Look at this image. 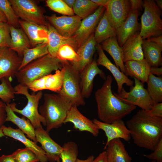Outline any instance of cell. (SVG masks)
Segmentation results:
<instances>
[{
  "instance_id": "6da1fadb",
  "label": "cell",
  "mask_w": 162,
  "mask_h": 162,
  "mask_svg": "<svg viewBox=\"0 0 162 162\" xmlns=\"http://www.w3.org/2000/svg\"><path fill=\"white\" fill-rule=\"evenodd\" d=\"M134 143L152 151L162 139V118L151 116L146 111H138L126 122Z\"/></svg>"
},
{
  "instance_id": "7a4b0ae2",
  "label": "cell",
  "mask_w": 162,
  "mask_h": 162,
  "mask_svg": "<svg viewBox=\"0 0 162 162\" xmlns=\"http://www.w3.org/2000/svg\"><path fill=\"white\" fill-rule=\"evenodd\" d=\"M112 81V76L108 75L101 87L95 93L98 117L100 121L108 124L122 119L136 107L113 94L111 89Z\"/></svg>"
},
{
  "instance_id": "3957f363",
  "label": "cell",
  "mask_w": 162,
  "mask_h": 162,
  "mask_svg": "<svg viewBox=\"0 0 162 162\" xmlns=\"http://www.w3.org/2000/svg\"><path fill=\"white\" fill-rule=\"evenodd\" d=\"M44 98V103L38 111L45 120L46 130L49 132L64 124L68 112L73 106L68 100L58 94L45 93Z\"/></svg>"
},
{
  "instance_id": "277c9868",
  "label": "cell",
  "mask_w": 162,
  "mask_h": 162,
  "mask_svg": "<svg viewBox=\"0 0 162 162\" xmlns=\"http://www.w3.org/2000/svg\"><path fill=\"white\" fill-rule=\"evenodd\" d=\"M61 61L48 54L36 59L18 70L15 77L22 85L28 86L33 81L62 68Z\"/></svg>"
},
{
  "instance_id": "5b68a950",
  "label": "cell",
  "mask_w": 162,
  "mask_h": 162,
  "mask_svg": "<svg viewBox=\"0 0 162 162\" xmlns=\"http://www.w3.org/2000/svg\"><path fill=\"white\" fill-rule=\"evenodd\" d=\"M14 88L15 94L24 95L27 100V102L26 106L22 110L16 107L15 103H10L9 105L11 109L14 112L19 113L26 118L35 129L42 127L41 123L46 126L45 120L40 114L38 109L39 101L43 96L42 91H39L33 95L29 94L26 86L19 83Z\"/></svg>"
},
{
  "instance_id": "8992f818",
  "label": "cell",
  "mask_w": 162,
  "mask_h": 162,
  "mask_svg": "<svg viewBox=\"0 0 162 162\" xmlns=\"http://www.w3.org/2000/svg\"><path fill=\"white\" fill-rule=\"evenodd\" d=\"M144 11L141 17L140 35L142 40L162 34V11L154 0L143 1Z\"/></svg>"
},
{
  "instance_id": "52a82bcc",
  "label": "cell",
  "mask_w": 162,
  "mask_h": 162,
  "mask_svg": "<svg viewBox=\"0 0 162 162\" xmlns=\"http://www.w3.org/2000/svg\"><path fill=\"white\" fill-rule=\"evenodd\" d=\"M64 74L62 88L57 94L66 98L72 106H84L86 103L82 95L80 84V74L67 61H61Z\"/></svg>"
},
{
  "instance_id": "ba28073f",
  "label": "cell",
  "mask_w": 162,
  "mask_h": 162,
  "mask_svg": "<svg viewBox=\"0 0 162 162\" xmlns=\"http://www.w3.org/2000/svg\"><path fill=\"white\" fill-rule=\"evenodd\" d=\"M133 78L135 85L131 86L130 92H126L123 87L120 93L113 92V93L122 101L137 106L142 110L147 111L150 110L154 104L147 89L140 81Z\"/></svg>"
},
{
  "instance_id": "9c48e42d",
  "label": "cell",
  "mask_w": 162,
  "mask_h": 162,
  "mask_svg": "<svg viewBox=\"0 0 162 162\" xmlns=\"http://www.w3.org/2000/svg\"><path fill=\"white\" fill-rule=\"evenodd\" d=\"M12 7L19 18L22 20L46 26L48 24L44 11L34 1L10 0Z\"/></svg>"
},
{
  "instance_id": "30bf717a",
  "label": "cell",
  "mask_w": 162,
  "mask_h": 162,
  "mask_svg": "<svg viewBox=\"0 0 162 162\" xmlns=\"http://www.w3.org/2000/svg\"><path fill=\"white\" fill-rule=\"evenodd\" d=\"M105 10L104 7L99 6L94 13L81 21L78 28L72 37L78 49L94 33Z\"/></svg>"
},
{
  "instance_id": "8fae6325",
  "label": "cell",
  "mask_w": 162,
  "mask_h": 162,
  "mask_svg": "<svg viewBox=\"0 0 162 162\" xmlns=\"http://www.w3.org/2000/svg\"><path fill=\"white\" fill-rule=\"evenodd\" d=\"M22 59V57L10 48L0 47V82L4 78L12 80Z\"/></svg>"
},
{
  "instance_id": "7c38bea8",
  "label": "cell",
  "mask_w": 162,
  "mask_h": 162,
  "mask_svg": "<svg viewBox=\"0 0 162 162\" xmlns=\"http://www.w3.org/2000/svg\"><path fill=\"white\" fill-rule=\"evenodd\" d=\"M110 24L116 30L126 20L131 10L130 0H109L105 7Z\"/></svg>"
},
{
  "instance_id": "4fadbf2b",
  "label": "cell",
  "mask_w": 162,
  "mask_h": 162,
  "mask_svg": "<svg viewBox=\"0 0 162 162\" xmlns=\"http://www.w3.org/2000/svg\"><path fill=\"white\" fill-rule=\"evenodd\" d=\"M45 18L60 34L67 38L73 36L78 28L82 20L76 15L57 16L54 14Z\"/></svg>"
},
{
  "instance_id": "5bb4252c",
  "label": "cell",
  "mask_w": 162,
  "mask_h": 162,
  "mask_svg": "<svg viewBox=\"0 0 162 162\" xmlns=\"http://www.w3.org/2000/svg\"><path fill=\"white\" fill-rule=\"evenodd\" d=\"M98 74L102 79L106 80L104 72L98 68L95 59H93L80 73L81 91L84 98H88L90 96L93 87L94 79Z\"/></svg>"
},
{
  "instance_id": "9a60e30c",
  "label": "cell",
  "mask_w": 162,
  "mask_h": 162,
  "mask_svg": "<svg viewBox=\"0 0 162 162\" xmlns=\"http://www.w3.org/2000/svg\"><path fill=\"white\" fill-rule=\"evenodd\" d=\"M93 122L104 132L107 141L104 146L111 140L116 139H122L127 142L130 141L131 136L129 130L122 119L108 124L103 122L96 118Z\"/></svg>"
},
{
  "instance_id": "2e32d148",
  "label": "cell",
  "mask_w": 162,
  "mask_h": 162,
  "mask_svg": "<svg viewBox=\"0 0 162 162\" xmlns=\"http://www.w3.org/2000/svg\"><path fill=\"white\" fill-rule=\"evenodd\" d=\"M35 135L37 142L41 144V148L45 152L48 161L54 162L60 159L62 147L51 138L49 132L42 127L35 129Z\"/></svg>"
},
{
  "instance_id": "e0dca14e",
  "label": "cell",
  "mask_w": 162,
  "mask_h": 162,
  "mask_svg": "<svg viewBox=\"0 0 162 162\" xmlns=\"http://www.w3.org/2000/svg\"><path fill=\"white\" fill-rule=\"evenodd\" d=\"M96 48L98 55V58L96 61L97 64L98 65H101L104 67L112 74L117 82V93L121 92L124 84L129 86H133L134 82L129 79L124 73L120 70L116 65L112 63L105 54L100 44H97Z\"/></svg>"
},
{
  "instance_id": "ac0fdd59",
  "label": "cell",
  "mask_w": 162,
  "mask_h": 162,
  "mask_svg": "<svg viewBox=\"0 0 162 162\" xmlns=\"http://www.w3.org/2000/svg\"><path fill=\"white\" fill-rule=\"evenodd\" d=\"M69 122L73 124L75 129L88 132L95 137L99 134L100 129L97 126L82 115L76 106H72L68 112L64 124Z\"/></svg>"
},
{
  "instance_id": "d6986e66",
  "label": "cell",
  "mask_w": 162,
  "mask_h": 162,
  "mask_svg": "<svg viewBox=\"0 0 162 162\" xmlns=\"http://www.w3.org/2000/svg\"><path fill=\"white\" fill-rule=\"evenodd\" d=\"M140 11L131 10L125 21L116 29V38L118 43L122 47L127 40L135 34L140 32L141 24L138 19Z\"/></svg>"
},
{
  "instance_id": "ffe728a7",
  "label": "cell",
  "mask_w": 162,
  "mask_h": 162,
  "mask_svg": "<svg viewBox=\"0 0 162 162\" xmlns=\"http://www.w3.org/2000/svg\"><path fill=\"white\" fill-rule=\"evenodd\" d=\"M97 44L93 33L77 50L79 61L76 62H69L73 68L79 74L93 60Z\"/></svg>"
},
{
  "instance_id": "44dd1931",
  "label": "cell",
  "mask_w": 162,
  "mask_h": 162,
  "mask_svg": "<svg viewBox=\"0 0 162 162\" xmlns=\"http://www.w3.org/2000/svg\"><path fill=\"white\" fill-rule=\"evenodd\" d=\"M5 136L11 137L22 142L26 147L31 150L36 155L40 162L48 161L45 152L37 143L27 138L24 133L19 129H14L11 127L3 125L1 127Z\"/></svg>"
},
{
  "instance_id": "7402d4cb",
  "label": "cell",
  "mask_w": 162,
  "mask_h": 162,
  "mask_svg": "<svg viewBox=\"0 0 162 162\" xmlns=\"http://www.w3.org/2000/svg\"><path fill=\"white\" fill-rule=\"evenodd\" d=\"M19 23L27 36L32 47L40 44H47L48 32L46 26L22 20H19Z\"/></svg>"
},
{
  "instance_id": "603a6c76",
  "label": "cell",
  "mask_w": 162,
  "mask_h": 162,
  "mask_svg": "<svg viewBox=\"0 0 162 162\" xmlns=\"http://www.w3.org/2000/svg\"><path fill=\"white\" fill-rule=\"evenodd\" d=\"M142 40L140 32L135 34L127 40L122 47L124 63L128 61H140L144 59Z\"/></svg>"
},
{
  "instance_id": "cb8c5ba5",
  "label": "cell",
  "mask_w": 162,
  "mask_h": 162,
  "mask_svg": "<svg viewBox=\"0 0 162 162\" xmlns=\"http://www.w3.org/2000/svg\"><path fill=\"white\" fill-rule=\"evenodd\" d=\"M46 26L48 32L47 44L49 54L52 57H56L59 47L62 45L66 44L71 45L76 51L78 48L72 37L67 38L61 35L50 23H48Z\"/></svg>"
},
{
  "instance_id": "d4e9b609",
  "label": "cell",
  "mask_w": 162,
  "mask_h": 162,
  "mask_svg": "<svg viewBox=\"0 0 162 162\" xmlns=\"http://www.w3.org/2000/svg\"><path fill=\"white\" fill-rule=\"evenodd\" d=\"M124 63L125 75L135 77L143 84L147 82L151 67L144 58L140 61H128Z\"/></svg>"
},
{
  "instance_id": "484cf974",
  "label": "cell",
  "mask_w": 162,
  "mask_h": 162,
  "mask_svg": "<svg viewBox=\"0 0 162 162\" xmlns=\"http://www.w3.org/2000/svg\"><path fill=\"white\" fill-rule=\"evenodd\" d=\"M109 162H132V158L120 139L110 141L104 147Z\"/></svg>"
},
{
  "instance_id": "4316f807",
  "label": "cell",
  "mask_w": 162,
  "mask_h": 162,
  "mask_svg": "<svg viewBox=\"0 0 162 162\" xmlns=\"http://www.w3.org/2000/svg\"><path fill=\"white\" fill-rule=\"evenodd\" d=\"M6 118L5 121H10L16 125L19 129L25 134L29 139L37 143L35 135V129L28 119L24 116L20 118L17 116L10 108L9 104H6Z\"/></svg>"
},
{
  "instance_id": "83f0119b",
  "label": "cell",
  "mask_w": 162,
  "mask_h": 162,
  "mask_svg": "<svg viewBox=\"0 0 162 162\" xmlns=\"http://www.w3.org/2000/svg\"><path fill=\"white\" fill-rule=\"evenodd\" d=\"M142 48L144 58L151 67L162 66V47L147 39L143 40Z\"/></svg>"
},
{
  "instance_id": "f1b7e54d",
  "label": "cell",
  "mask_w": 162,
  "mask_h": 162,
  "mask_svg": "<svg viewBox=\"0 0 162 162\" xmlns=\"http://www.w3.org/2000/svg\"><path fill=\"white\" fill-rule=\"evenodd\" d=\"M100 44L102 50L106 51L111 56L116 66L124 74L125 66L123 61L122 51V47L118 43L116 37L110 38Z\"/></svg>"
},
{
  "instance_id": "f546056e",
  "label": "cell",
  "mask_w": 162,
  "mask_h": 162,
  "mask_svg": "<svg viewBox=\"0 0 162 162\" xmlns=\"http://www.w3.org/2000/svg\"><path fill=\"white\" fill-rule=\"evenodd\" d=\"M10 30L11 40L10 48L22 57L24 50L32 47L30 41L22 29L10 26Z\"/></svg>"
},
{
  "instance_id": "4dcf8cb0",
  "label": "cell",
  "mask_w": 162,
  "mask_h": 162,
  "mask_svg": "<svg viewBox=\"0 0 162 162\" xmlns=\"http://www.w3.org/2000/svg\"><path fill=\"white\" fill-rule=\"evenodd\" d=\"M94 37L97 44L116 36V30L110 24L105 11L95 30Z\"/></svg>"
},
{
  "instance_id": "1f68e13d",
  "label": "cell",
  "mask_w": 162,
  "mask_h": 162,
  "mask_svg": "<svg viewBox=\"0 0 162 162\" xmlns=\"http://www.w3.org/2000/svg\"><path fill=\"white\" fill-rule=\"evenodd\" d=\"M48 53L47 44L46 43L39 44L26 50L23 52L21 63L18 70L31 62Z\"/></svg>"
},
{
  "instance_id": "d6a6232c",
  "label": "cell",
  "mask_w": 162,
  "mask_h": 162,
  "mask_svg": "<svg viewBox=\"0 0 162 162\" xmlns=\"http://www.w3.org/2000/svg\"><path fill=\"white\" fill-rule=\"evenodd\" d=\"M146 89L153 104L162 102V78L150 73Z\"/></svg>"
},
{
  "instance_id": "836d02e7",
  "label": "cell",
  "mask_w": 162,
  "mask_h": 162,
  "mask_svg": "<svg viewBox=\"0 0 162 162\" xmlns=\"http://www.w3.org/2000/svg\"><path fill=\"white\" fill-rule=\"evenodd\" d=\"M99 7L91 0H76L73 9L76 15L83 19L94 13Z\"/></svg>"
},
{
  "instance_id": "e575fe53",
  "label": "cell",
  "mask_w": 162,
  "mask_h": 162,
  "mask_svg": "<svg viewBox=\"0 0 162 162\" xmlns=\"http://www.w3.org/2000/svg\"><path fill=\"white\" fill-rule=\"evenodd\" d=\"M64 71L62 68L55 71L54 74L45 76L44 83L45 90H48L58 93L62 87Z\"/></svg>"
},
{
  "instance_id": "d590c367",
  "label": "cell",
  "mask_w": 162,
  "mask_h": 162,
  "mask_svg": "<svg viewBox=\"0 0 162 162\" xmlns=\"http://www.w3.org/2000/svg\"><path fill=\"white\" fill-rule=\"evenodd\" d=\"M60 158L62 162H76L78 153V146L74 142L68 141L64 144Z\"/></svg>"
},
{
  "instance_id": "8d00e7d4",
  "label": "cell",
  "mask_w": 162,
  "mask_h": 162,
  "mask_svg": "<svg viewBox=\"0 0 162 162\" xmlns=\"http://www.w3.org/2000/svg\"><path fill=\"white\" fill-rule=\"evenodd\" d=\"M0 10L5 15L7 23L16 28L20 26L18 17L13 10L9 0H0Z\"/></svg>"
},
{
  "instance_id": "74e56055",
  "label": "cell",
  "mask_w": 162,
  "mask_h": 162,
  "mask_svg": "<svg viewBox=\"0 0 162 162\" xmlns=\"http://www.w3.org/2000/svg\"><path fill=\"white\" fill-rule=\"evenodd\" d=\"M56 57L61 61L76 62L79 61V56L74 48L68 44H64L58 48Z\"/></svg>"
},
{
  "instance_id": "f35d334b",
  "label": "cell",
  "mask_w": 162,
  "mask_h": 162,
  "mask_svg": "<svg viewBox=\"0 0 162 162\" xmlns=\"http://www.w3.org/2000/svg\"><path fill=\"white\" fill-rule=\"evenodd\" d=\"M11 80L4 78L0 84V99L6 104H10L15 97L14 88L11 84Z\"/></svg>"
},
{
  "instance_id": "ab89813d",
  "label": "cell",
  "mask_w": 162,
  "mask_h": 162,
  "mask_svg": "<svg viewBox=\"0 0 162 162\" xmlns=\"http://www.w3.org/2000/svg\"><path fill=\"white\" fill-rule=\"evenodd\" d=\"M45 2L47 6L55 12L65 16L74 15L73 9L69 7L63 0H47Z\"/></svg>"
},
{
  "instance_id": "60d3db41",
  "label": "cell",
  "mask_w": 162,
  "mask_h": 162,
  "mask_svg": "<svg viewBox=\"0 0 162 162\" xmlns=\"http://www.w3.org/2000/svg\"><path fill=\"white\" fill-rule=\"evenodd\" d=\"M12 155L16 162H38L39 160L31 150L25 147L18 149Z\"/></svg>"
},
{
  "instance_id": "b9f144b4",
  "label": "cell",
  "mask_w": 162,
  "mask_h": 162,
  "mask_svg": "<svg viewBox=\"0 0 162 162\" xmlns=\"http://www.w3.org/2000/svg\"><path fill=\"white\" fill-rule=\"evenodd\" d=\"M10 26L7 22H0V47L10 48Z\"/></svg>"
},
{
  "instance_id": "7bdbcfd3",
  "label": "cell",
  "mask_w": 162,
  "mask_h": 162,
  "mask_svg": "<svg viewBox=\"0 0 162 162\" xmlns=\"http://www.w3.org/2000/svg\"><path fill=\"white\" fill-rule=\"evenodd\" d=\"M144 155L149 160L162 162V139L160 140L153 152Z\"/></svg>"
},
{
  "instance_id": "ee69618b",
  "label": "cell",
  "mask_w": 162,
  "mask_h": 162,
  "mask_svg": "<svg viewBox=\"0 0 162 162\" xmlns=\"http://www.w3.org/2000/svg\"><path fill=\"white\" fill-rule=\"evenodd\" d=\"M146 111L151 116L162 118V103L154 104L150 110Z\"/></svg>"
},
{
  "instance_id": "f6af8a7d",
  "label": "cell",
  "mask_w": 162,
  "mask_h": 162,
  "mask_svg": "<svg viewBox=\"0 0 162 162\" xmlns=\"http://www.w3.org/2000/svg\"><path fill=\"white\" fill-rule=\"evenodd\" d=\"M6 104L0 99V128L4 125L6 118Z\"/></svg>"
},
{
  "instance_id": "bcb514c9",
  "label": "cell",
  "mask_w": 162,
  "mask_h": 162,
  "mask_svg": "<svg viewBox=\"0 0 162 162\" xmlns=\"http://www.w3.org/2000/svg\"><path fill=\"white\" fill-rule=\"evenodd\" d=\"M131 3V10H138L140 11L142 10L143 1L141 0H130Z\"/></svg>"
},
{
  "instance_id": "7dc6e473",
  "label": "cell",
  "mask_w": 162,
  "mask_h": 162,
  "mask_svg": "<svg viewBox=\"0 0 162 162\" xmlns=\"http://www.w3.org/2000/svg\"><path fill=\"white\" fill-rule=\"evenodd\" d=\"M92 162H109L105 150L100 153Z\"/></svg>"
},
{
  "instance_id": "c3c4849f",
  "label": "cell",
  "mask_w": 162,
  "mask_h": 162,
  "mask_svg": "<svg viewBox=\"0 0 162 162\" xmlns=\"http://www.w3.org/2000/svg\"><path fill=\"white\" fill-rule=\"evenodd\" d=\"M0 162H16L11 154L2 155L0 157Z\"/></svg>"
},
{
  "instance_id": "681fc988",
  "label": "cell",
  "mask_w": 162,
  "mask_h": 162,
  "mask_svg": "<svg viewBox=\"0 0 162 162\" xmlns=\"http://www.w3.org/2000/svg\"><path fill=\"white\" fill-rule=\"evenodd\" d=\"M150 73L153 75L156 74L158 76H160L162 74V68L151 67Z\"/></svg>"
},
{
  "instance_id": "f907efd6",
  "label": "cell",
  "mask_w": 162,
  "mask_h": 162,
  "mask_svg": "<svg viewBox=\"0 0 162 162\" xmlns=\"http://www.w3.org/2000/svg\"><path fill=\"white\" fill-rule=\"evenodd\" d=\"M147 39L162 47V35L157 37L151 38Z\"/></svg>"
},
{
  "instance_id": "816d5d0a",
  "label": "cell",
  "mask_w": 162,
  "mask_h": 162,
  "mask_svg": "<svg viewBox=\"0 0 162 162\" xmlns=\"http://www.w3.org/2000/svg\"><path fill=\"white\" fill-rule=\"evenodd\" d=\"M109 0H91L98 6H102L105 8L107 5Z\"/></svg>"
},
{
  "instance_id": "f5cc1de1",
  "label": "cell",
  "mask_w": 162,
  "mask_h": 162,
  "mask_svg": "<svg viewBox=\"0 0 162 162\" xmlns=\"http://www.w3.org/2000/svg\"><path fill=\"white\" fill-rule=\"evenodd\" d=\"M94 159L93 155H90L85 160H82L77 158L76 162H92Z\"/></svg>"
},
{
  "instance_id": "db71d44e",
  "label": "cell",
  "mask_w": 162,
  "mask_h": 162,
  "mask_svg": "<svg viewBox=\"0 0 162 162\" xmlns=\"http://www.w3.org/2000/svg\"><path fill=\"white\" fill-rule=\"evenodd\" d=\"M64 2L70 8L73 9L75 4L76 0H63Z\"/></svg>"
},
{
  "instance_id": "11a10c76",
  "label": "cell",
  "mask_w": 162,
  "mask_h": 162,
  "mask_svg": "<svg viewBox=\"0 0 162 162\" xmlns=\"http://www.w3.org/2000/svg\"><path fill=\"white\" fill-rule=\"evenodd\" d=\"M7 22V19L4 13L0 10V22Z\"/></svg>"
},
{
  "instance_id": "9f6ffc18",
  "label": "cell",
  "mask_w": 162,
  "mask_h": 162,
  "mask_svg": "<svg viewBox=\"0 0 162 162\" xmlns=\"http://www.w3.org/2000/svg\"><path fill=\"white\" fill-rule=\"evenodd\" d=\"M154 1L158 6L161 10L162 9V0H155Z\"/></svg>"
},
{
  "instance_id": "6f0895ef",
  "label": "cell",
  "mask_w": 162,
  "mask_h": 162,
  "mask_svg": "<svg viewBox=\"0 0 162 162\" xmlns=\"http://www.w3.org/2000/svg\"><path fill=\"white\" fill-rule=\"evenodd\" d=\"M5 135H4V134L3 131H2V129L1 128H0V138H1V137H2L3 136H4Z\"/></svg>"
},
{
  "instance_id": "680465c9",
  "label": "cell",
  "mask_w": 162,
  "mask_h": 162,
  "mask_svg": "<svg viewBox=\"0 0 162 162\" xmlns=\"http://www.w3.org/2000/svg\"><path fill=\"white\" fill-rule=\"evenodd\" d=\"M151 162H158L156 161L155 160H152V161Z\"/></svg>"
},
{
  "instance_id": "91938a15",
  "label": "cell",
  "mask_w": 162,
  "mask_h": 162,
  "mask_svg": "<svg viewBox=\"0 0 162 162\" xmlns=\"http://www.w3.org/2000/svg\"><path fill=\"white\" fill-rule=\"evenodd\" d=\"M56 162H60V159L58 160Z\"/></svg>"
}]
</instances>
